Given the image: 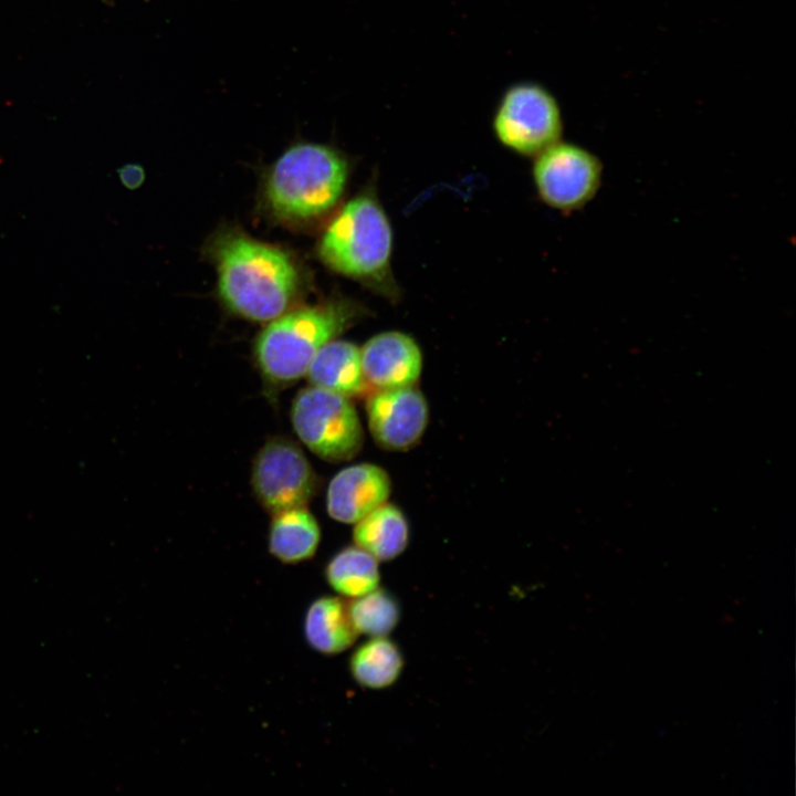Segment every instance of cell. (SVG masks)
Wrapping results in <instances>:
<instances>
[{
  "label": "cell",
  "instance_id": "cell-8",
  "mask_svg": "<svg viewBox=\"0 0 796 796\" xmlns=\"http://www.w3.org/2000/svg\"><path fill=\"white\" fill-rule=\"evenodd\" d=\"M603 166L585 148L561 140L538 155L533 178L541 199L555 209L572 211L589 202L601 182Z\"/></svg>",
  "mask_w": 796,
  "mask_h": 796
},
{
  "label": "cell",
  "instance_id": "cell-6",
  "mask_svg": "<svg viewBox=\"0 0 796 796\" xmlns=\"http://www.w3.org/2000/svg\"><path fill=\"white\" fill-rule=\"evenodd\" d=\"M498 140L525 156L559 142L563 119L555 97L534 82H519L503 94L493 119Z\"/></svg>",
  "mask_w": 796,
  "mask_h": 796
},
{
  "label": "cell",
  "instance_id": "cell-2",
  "mask_svg": "<svg viewBox=\"0 0 796 796\" xmlns=\"http://www.w3.org/2000/svg\"><path fill=\"white\" fill-rule=\"evenodd\" d=\"M392 230L371 193L350 199L326 228L318 244L322 261L389 297L398 293L391 272Z\"/></svg>",
  "mask_w": 796,
  "mask_h": 796
},
{
  "label": "cell",
  "instance_id": "cell-5",
  "mask_svg": "<svg viewBox=\"0 0 796 796\" xmlns=\"http://www.w3.org/2000/svg\"><path fill=\"white\" fill-rule=\"evenodd\" d=\"M291 419L300 440L327 462L353 459L363 447L362 423L348 397L306 387L294 397Z\"/></svg>",
  "mask_w": 796,
  "mask_h": 796
},
{
  "label": "cell",
  "instance_id": "cell-12",
  "mask_svg": "<svg viewBox=\"0 0 796 796\" xmlns=\"http://www.w3.org/2000/svg\"><path fill=\"white\" fill-rule=\"evenodd\" d=\"M305 376L311 386L348 398L359 396L368 388L360 347L343 339L335 338L324 345L312 359Z\"/></svg>",
  "mask_w": 796,
  "mask_h": 796
},
{
  "label": "cell",
  "instance_id": "cell-19",
  "mask_svg": "<svg viewBox=\"0 0 796 796\" xmlns=\"http://www.w3.org/2000/svg\"><path fill=\"white\" fill-rule=\"evenodd\" d=\"M121 182L130 190L139 188L145 180V170L137 164H128L117 170Z\"/></svg>",
  "mask_w": 796,
  "mask_h": 796
},
{
  "label": "cell",
  "instance_id": "cell-1",
  "mask_svg": "<svg viewBox=\"0 0 796 796\" xmlns=\"http://www.w3.org/2000/svg\"><path fill=\"white\" fill-rule=\"evenodd\" d=\"M212 250L219 294L232 312L268 322L287 311L301 283L287 253L238 231L220 234Z\"/></svg>",
  "mask_w": 796,
  "mask_h": 796
},
{
  "label": "cell",
  "instance_id": "cell-15",
  "mask_svg": "<svg viewBox=\"0 0 796 796\" xmlns=\"http://www.w3.org/2000/svg\"><path fill=\"white\" fill-rule=\"evenodd\" d=\"M409 533L404 512L386 502L354 524L353 540L378 562H388L405 552Z\"/></svg>",
  "mask_w": 796,
  "mask_h": 796
},
{
  "label": "cell",
  "instance_id": "cell-14",
  "mask_svg": "<svg viewBox=\"0 0 796 796\" xmlns=\"http://www.w3.org/2000/svg\"><path fill=\"white\" fill-rule=\"evenodd\" d=\"M321 542V528L305 507H293L273 514L269 531V552L284 564L311 559Z\"/></svg>",
  "mask_w": 796,
  "mask_h": 796
},
{
  "label": "cell",
  "instance_id": "cell-11",
  "mask_svg": "<svg viewBox=\"0 0 796 796\" xmlns=\"http://www.w3.org/2000/svg\"><path fill=\"white\" fill-rule=\"evenodd\" d=\"M391 486L388 472L377 464L364 462L344 468L328 484L327 513L337 522L355 524L388 501Z\"/></svg>",
  "mask_w": 796,
  "mask_h": 796
},
{
  "label": "cell",
  "instance_id": "cell-13",
  "mask_svg": "<svg viewBox=\"0 0 796 796\" xmlns=\"http://www.w3.org/2000/svg\"><path fill=\"white\" fill-rule=\"evenodd\" d=\"M303 632L307 645L324 656L349 649L359 633L352 621L348 601L341 596H321L306 609Z\"/></svg>",
  "mask_w": 796,
  "mask_h": 796
},
{
  "label": "cell",
  "instance_id": "cell-4",
  "mask_svg": "<svg viewBox=\"0 0 796 796\" xmlns=\"http://www.w3.org/2000/svg\"><path fill=\"white\" fill-rule=\"evenodd\" d=\"M347 177V163L335 149L321 144H296L271 168L265 199L271 211L281 219H315L338 202Z\"/></svg>",
  "mask_w": 796,
  "mask_h": 796
},
{
  "label": "cell",
  "instance_id": "cell-9",
  "mask_svg": "<svg viewBox=\"0 0 796 796\" xmlns=\"http://www.w3.org/2000/svg\"><path fill=\"white\" fill-rule=\"evenodd\" d=\"M367 423L375 442L388 451H407L425 434L429 406L415 386L375 389L366 399Z\"/></svg>",
  "mask_w": 796,
  "mask_h": 796
},
{
  "label": "cell",
  "instance_id": "cell-18",
  "mask_svg": "<svg viewBox=\"0 0 796 796\" xmlns=\"http://www.w3.org/2000/svg\"><path fill=\"white\" fill-rule=\"evenodd\" d=\"M348 610L357 632L367 637L388 636L401 617L397 598L380 587L364 596L349 599Z\"/></svg>",
  "mask_w": 796,
  "mask_h": 796
},
{
  "label": "cell",
  "instance_id": "cell-7",
  "mask_svg": "<svg viewBox=\"0 0 796 796\" xmlns=\"http://www.w3.org/2000/svg\"><path fill=\"white\" fill-rule=\"evenodd\" d=\"M251 484L259 503L273 515L306 506L316 492L317 478L296 443L273 437L253 460Z\"/></svg>",
  "mask_w": 796,
  "mask_h": 796
},
{
  "label": "cell",
  "instance_id": "cell-3",
  "mask_svg": "<svg viewBox=\"0 0 796 796\" xmlns=\"http://www.w3.org/2000/svg\"><path fill=\"white\" fill-rule=\"evenodd\" d=\"M350 302L336 300L285 312L259 334L256 366L269 388L280 389L305 376L317 352L357 317Z\"/></svg>",
  "mask_w": 796,
  "mask_h": 796
},
{
  "label": "cell",
  "instance_id": "cell-16",
  "mask_svg": "<svg viewBox=\"0 0 796 796\" xmlns=\"http://www.w3.org/2000/svg\"><path fill=\"white\" fill-rule=\"evenodd\" d=\"M404 666L400 648L388 636L369 637L354 650L348 661L354 681L370 690L391 687L400 678Z\"/></svg>",
  "mask_w": 796,
  "mask_h": 796
},
{
  "label": "cell",
  "instance_id": "cell-17",
  "mask_svg": "<svg viewBox=\"0 0 796 796\" xmlns=\"http://www.w3.org/2000/svg\"><path fill=\"white\" fill-rule=\"evenodd\" d=\"M324 576L328 586L347 599L364 596L380 583L378 561L357 545L338 551L326 564Z\"/></svg>",
  "mask_w": 796,
  "mask_h": 796
},
{
  "label": "cell",
  "instance_id": "cell-10",
  "mask_svg": "<svg viewBox=\"0 0 796 796\" xmlns=\"http://www.w3.org/2000/svg\"><path fill=\"white\" fill-rule=\"evenodd\" d=\"M364 377L375 389L415 386L422 371V352L417 341L401 331H386L360 347Z\"/></svg>",
  "mask_w": 796,
  "mask_h": 796
}]
</instances>
